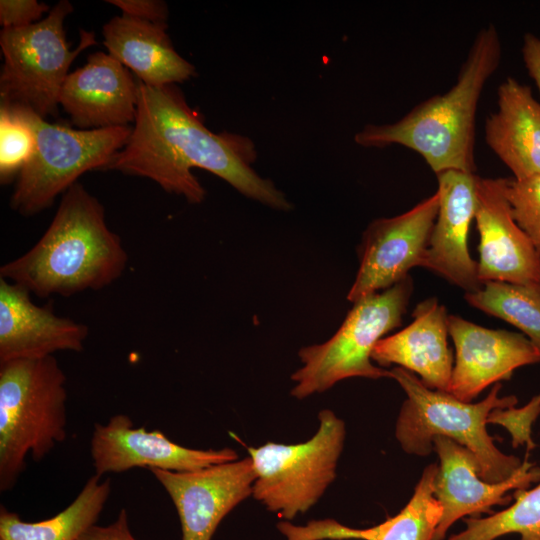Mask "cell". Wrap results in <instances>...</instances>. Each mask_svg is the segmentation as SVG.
Returning a JSON list of instances; mask_svg holds the SVG:
<instances>
[{
	"label": "cell",
	"mask_w": 540,
	"mask_h": 540,
	"mask_svg": "<svg viewBox=\"0 0 540 540\" xmlns=\"http://www.w3.org/2000/svg\"><path fill=\"white\" fill-rule=\"evenodd\" d=\"M49 6L36 0H1L0 24L3 28H22L39 22Z\"/></svg>",
	"instance_id": "cell-29"
},
{
	"label": "cell",
	"mask_w": 540,
	"mask_h": 540,
	"mask_svg": "<svg viewBox=\"0 0 540 540\" xmlns=\"http://www.w3.org/2000/svg\"><path fill=\"white\" fill-rule=\"evenodd\" d=\"M20 108L34 134L33 152L18 174L10 198L11 208L23 216L49 208L87 171L105 170L132 132L131 126L73 129Z\"/></svg>",
	"instance_id": "cell-7"
},
{
	"label": "cell",
	"mask_w": 540,
	"mask_h": 540,
	"mask_svg": "<svg viewBox=\"0 0 540 540\" xmlns=\"http://www.w3.org/2000/svg\"><path fill=\"white\" fill-rule=\"evenodd\" d=\"M318 419V430L305 442L248 448L256 474L252 496L282 520L308 511L336 477L345 423L329 409Z\"/></svg>",
	"instance_id": "cell-9"
},
{
	"label": "cell",
	"mask_w": 540,
	"mask_h": 540,
	"mask_svg": "<svg viewBox=\"0 0 540 540\" xmlns=\"http://www.w3.org/2000/svg\"><path fill=\"white\" fill-rule=\"evenodd\" d=\"M437 472V464L428 465L405 507L378 525L358 529L327 518L305 525L282 520L277 529L285 540H433L443 511L434 496Z\"/></svg>",
	"instance_id": "cell-20"
},
{
	"label": "cell",
	"mask_w": 540,
	"mask_h": 540,
	"mask_svg": "<svg viewBox=\"0 0 540 540\" xmlns=\"http://www.w3.org/2000/svg\"><path fill=\"white\" fill-rule=\"evenodd\" d=\"M433 445L439 459L434 496L443 510L433 540H444L457 520L492 514L493 506L512 500L510 491L527 489L540 481V467L528 461V453L512 477L490 483L482 479L479 462L469 449L444 436H436Z\"/></svg>",
	"instance_id": "cell-14"
},
{
	"label": "cell",
	"mask_w": 540,
	"mask_h": 540,
	"mask_svg": "<svg viewBox=\"0 0 540 540\" xmlns=\"http://www.w3.org/2000/svg\"><path fill=\"white\" fill-rule=\"evenodd\" d=\"M507 198L514 220L540 254V175L509 179Z\"/></svg>",
	"instance_id": "cell-27"
},
{
	"label": "cell",
	"mask_w": 540,
	"mask_h": 540,
	"mask_svg": "<svg viewBox=\"0 0 540 540\" xmlns=\"http://www.w3.org/2000/svg\"><path fill=\"white\" fill-rule=\"evenodd\" d=\"M497 105L485 121L487 145L514 179L540 175V103L531 87L507 77L498 87Z\"/></svg>",
	"instance_id": "cell-21"
},
{
	"label": "cell",
	"mask_w": 540,
	"mask_h": 540,
	"mask_svg": "<svg viewBox=\"0 0 540 540\" xmlns=\"http://www.w3.org/2000/svg\"><path fill=\"white\" fill-rule=\"evenodd\" d=\"M110 493L111 480L94 474L65 509L38 522H25L1 505L0 540H77L96 524Z\"/></svg>",
	"instance_id": "cell-23"
},
{
	"label": "cell",
	"mask_w": 540,
	"mask_h": 540,
	"mask_svg": "<svg viewBox=\"0 0 540 540\" xmlns=\"http://www.w3.org/2000/svg\"><path fill=\"white\" fill-rule=\"evenodd\" d=\"M439 209L437 192L412 209L372 221L364 231L360 265L347 299L352 303L386 290L421 266Z\"/></svg>",
	"instance_id": "cell-10"
},
{
	"label": "cell",
	"mask_w": 540,
	"mask_h": 540,
	"mask_svg": "<svg viewBox=\"0 0 540 540\" xmlns=\"http://www.w3.org/2000/svg\"><path fill=\"white\" fill-rule=\"evenodd\" d=\"M138 94L139 82L128 68L100 51L68 74L59 105L80 129L123 127L135 122Z\"/></svg>",
	"instance_id": "cell-16"
},
{
	"label": "cell",
	"mask_w": 540,
	"mask_h": 540,
	"mask_svg": "<svg viewBox=\"0 0 540 540\" xmlns=\"http://www.w3.org/2000/svg\"><path fill=\"white\" fill-rule=\"evenodd\" d=\"M128 255L105 221L102 204L82 184L71 186L42 235L23 255L0 268V277L45 298L100 290L120 278Z\"/></svg>",
	"instance_id": "cell-2"
},
{
	"label": "cell",
	"mask_w": 540,
	"mask_h": 540,
	"mask_svg": "<svg viewBox=\"0 0 540 540\" xmlns=\"http://www.w3.org/2000/svg\"><path fill=\"white\" fill-rule=\"evenodd\" d=\"M447 326L455 346L448 392L464 402L509 380L517 368L540 362V352L521 333L485 328L456 315H448Z\"/></svg>",
	"instance_id": "cell-15"
},
{
	"label": "cell",
	"mask_w": 540,
	"mask_h": 540,
	"mask_svg": "<svg viewBox=\"0 0 540 540\" xmlns=\"http://www.w3.org/2000/svg\"><path fill=\"white\" fill-rule=\"evenodd\" d=\"M508 181L476 175L478 277L482 283L540 284V254L513 218L507 198Z\"/></svg>",
	"instance_id": "cell-13"
},
{
	"label": "cell",
	"mask_w": 540,
	"mask_h": 540,
	"mask_svg": "<svg viewBox=\"0 0 540 540\" xmlns=\"http://www.w3.org/2000/svg\"><path fill=\"white\" fill-rule=\"evenodd\" d=\"M66 376L53 356L0 363V490H11L25 458L43 459L66 438Z\"/></svg>",
	"instance_id": "cell-5"
},
{
	"label": "cell",
	"mask_w": 540,
	"mask_h": 540,
	"mask_svg": "<svg viewBox=\"0 0 540 540\" xmlns=\"http://www.w3.org/2000/svg\"><path fill=\"white\" fill-rule=\"evenodd\" d=\"M464 298L472 307L517 327L540 352V284L487 281Z\"/></svg>",
	"instance_id": "cell-24"
},
{
	"label": "cell",
	"mask_w": 540,
	"mask_h": 540,
	"mask_svg": "<svg viewBox=\"0 0 540 540\" xmlns=\"http://www.w3.org/2000/svg\"><path fill=\"white\" fill-rule=\"evenodd\" d=\"M72 11L71 3L61 0L39 22L1 30V103L29 108L44 119L57 115L61 88L72 62L96 44L94 33L81 29L78 46L70 50L64 20Z\"/></svg>",
	"instance_id": "cell-8"
},
{
	"label": "cell",
	"mask_w": 540,
	"mask_h": 540,
	"mask_svg": "<svg viewBox=\"0 0 540 540\" xmlns=\"http://www.w3.org/2000/svg\"><path fill=\"white\" fill-rule=\"evenodd\" d=\"M77 540H136L130 532L125 509H121L117 519L107 526L93 525Z\"/></svg>",
	"instance_id": "cell-31"
},
{
	"label": "cell",
	"mask_w": 540,
	"mask_h": 540,
	"mask_svg": "<svg viewBox=\"0 0 540 540\" xmlns=\"http://www.w3.org/2000/svg\"><path fill=\"white\" fill-rule=\"evenodd\" d=\"M122 11V15L167 25L168 7L158 0H108Z\"/></svg>",
	"instance_id": "cell-30"
},
{
	"label": "cell",
	"mask_w": 540,
	"mask_h": 540,
	"mask_svg": "<svg viewBox=\"0 0 540 540\" xmlns=\"http://www.w3.org/2000/svg\"><path fill=\"white\" fill-rule=\"evenodd\" d=\"M540 415V394L534 396L521 408L509 407L493 410L488 423L504 426L512 437L514 448L526 445L527 452L536 447L531 438L532 424Z\"/></svg>",
	"instance_id": "cell-28"
},
{
	"label": "cell",
	"mask_w": 540,
	"mask_h": 540,
	"mask_svg": "<svg viewBox=\"0 0 540 540\" xmlns=\"http://www.w3.org/2000/svg\"><path fill=\"white\" fill-rule=\"evenodd\" d=\"M508 508L487 517L464 519L466 528L448 540H495L510 533L520 540H540V481L531 489H518Z\"/></svg>",
	"instance_id": "cell-25"
},
{
	"label": "cell",
	"mask_w": 540,
	"mask_h": 540,
	"mask_svg": "<svg viewBox=\"0 0 540 540\" xmlns=\"http://www.w3.org/2000/svg\"><path fill=\"white\" fill-rule=\"evenodd\" d=\"M150 471L177 510L181 540H211L223 518L252 495L256 478L250 457L188 472Z\"/></svg>",
	"instance_id": "cell-12"
},
{
	"label": "cell",
	"mask_w": 540,
	"mask_h": 540,
	"mask_svg": "<svg viewBox=\"0 0 540 540\" xmlns=\"http://www.w3.org/2000/svg\"><path fill=\"white\" fill-rule=\"evenodd\" d=\"M502 46L496 27L476 34L454 85L414 106L396 122L366 124L354 136L366 148L401 145L417 152L437 175L447 170L475 174V118L480 96L498 69Z\"/></svg>",
	"instance_id": "cell-3"
},
{
	"label": "cell",
	"mask_w": 540,
	"mask_h": 540,
	"mask_svg": "<svg viewBox=\"0 0 540 540\" xmlns=\"http://www.w3.org/2000/svg\"><path fill=\"white\" fill-rule=\"evenodd\" d=\"M90 453L95 474L126 472L142 467L188 472L238 460L231 448L194 449L171 441L160 430L135 428L128 415L112 416L94 425Z\"/></svg>",
	"instance_id": "cell-11"
},
{
	"label": "cell",
	"mask_w": 540,
	"mask_h": 540,
	"mask_svg": "<svg viewBox=\"0 0 540 540\" xmlns=\"http://www.w3.org/2000/svg\"><path fill=\"white\" fill-rule=\"evenodd\" d=\"M256 157L248 137L210 131L175 84L154 87L139 81L131 135L105 170L149 178L166 192L199 204L206 191L192 173L197 167L250 199L273 209L290 210L286 196L251 167Z\"/></svg>",
	"instance_id": "cell-1"
},
{
	"label": "cell",
	"mask_w": 540,
	"mask_h": 540,
	"mask_svg": "<svg viewBox=\"0 0 540 540\" xmlns=\"http://www.w3.org/2000/svg\"><path fill=\"white\" fill-rule=\"evenodd\" d=\"M34 149V134L18 105L1 103L0 180L9 183L24 167Z\"/></svg>",
	"instance_id": "cell-26"
},
{
	"label": "cell",
	"mask_w": 540,
	"mask_h": 540,
	"mask_svg": "<svg viewBox=\"0 0 540 540\" xmlns=\"http://www.w3.org/2000/svg\"><path fill=\"white\" fill-rule=\"evenodd\" d=\"M412 317L408 326L376 343L372 361L380 367L398 365L418 375L428 388L448 392L453 355L446 308L431 297L417 304Z\"/></svg>",
	"instance_id": "cell-19"
},
{
	"label": "cell",
	"mask_w": 540,
	"mask_h": 540,
	"mask_svg": "<svg viewBox=\"0 0 540 540\" xmlns=\"http://www.w3.org/2000/svg\"><path fill=\"white\" fill-rule=\"evenodd\" d=\"M521 51L526 70L534 80L540 94V37L526 33Z\"/></svg>",
	"instance_id": "cell-32"
},
{
	"label": "cell",
	"mask_w": 540,
	"mask_h": 540,
	"mask_svg": "<svg viewBox=\"0 0 540 540\" xmlns=\"http://www.w3.org/2000/svg\"><path fill=\"white\" fill-rule=\"evenodd\" d=\"M393 378L404 390L395 435L402 449L412 455L428 456L436 436L452 439L477 458L481 477L490 483L512 477L521 467L520 458L502 453L487 432L489 414L498 408L514 407L516 396L499 397L501 383H495L487 397L477 403L464 402L449 392L430 389L414 373L394 367Z\"/></svg>",
	"instance_id": "cell-4"
},
{
	"label": "cell",
	"mask_w": 540,
	"mask_h": 540,
	"mask_svg": "<svg viewBox=\"0 0 540 540\" xmlns=\"http://www.w3.org/2000/svg\"><path fill=\"white\" fill-rule=\"evenodd\" d=\"M475 180L476 174L458 170L437 174L439 209L422 263L465 293L483 285L467 243L475 216Z\"/></svg>",
	"instance_id": "cell-17"
},
{
	"label": "cell",
	"mask_w": 540,
	"mask_h": 540,
	"mask_svg": "<svg viewBox=\"0 0 540 540\" xmlns=\"http://www.w3.org/2000/svg\"><path fill=\"white\" fill-rule=\"evenodd\" d=\"M412 291L413 281L407 276L354 302L329 340L299 350L303 366L291 376V395L304 399L351 377H390V371L372 363V352L384 335L401 325Z\"/></svg>",
	"instance_id": "cell-6"
},
{
	"label": "cell",
	"mask_w": 540,
	"mask_h": 540,
	"mask_svg": "<svg viewBox=\"0 0 540 540\" xmlns=\"http://www.w3.org/2000/svg\"><path fill=\"white\" fill-rule=\"evenodd\" d=\"M24 287L0 277V363L40 359L58 351L80 352L88 327L38 306Z\"/></svg>",
	"instance_id": "cell-18"
},
{
	"label": "cell",
	"mask_w": 540,
	"mask_h": 540,
	"mask_svg": "<svg viewBox=\"0 0 540 540\" xmlns=\"http://www.w3.org/2000/svg\"><path fill=\"white\" fill-rule=\"evenodd\" d=\"M167 25L115 16L103 26L108 53L149 86L181 83L196 75L194 65L174 49Z\"/></svg>",
	"instance_id": "cell-22"
}]
</instances>
